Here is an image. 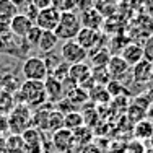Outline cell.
<instances>
[{
  "label": "cell",
  "instance_id": "obj_1",
  "mask_svg": "<svg viewBox=\"0 0 153 153\" xmlns=\"http://www.w3.org/2000/svg\"><path fill=\"white\" fill-rule=\"evenodd\" d=\"M15 101L21 104H26L30 108L42 106L47 101L44 82H34V80H25L21 83L20 90L15 93Z\"/></svg>",
  "mask_w": 153,
  "mask_h": 153
},
{
  "label": "cell",
  "instance_id": "obj_2",
  "mask_svg": "<svg viewBox=\"0 0 153 153\" xmlns=\"http://www.w3.org/2000/svg\"><path fill=\"white\" fill-rule=\"evenodd\" d=\"M82 30V21H80V15H76L75 12H64L60 13L59 25L56 26V36L59 38V41H68V39H75L78 31Z\"/></svg>",
  "mask_w": 153,
  "mask_h": 153
},
{
  "label": "cell",
  "instance_id": "obj_3",
  "mask_svg": "<svg viewBox=\"0 0 153 153\" xmlns=\"http://www.w3.org/2000/svg\"><path fill=\"white\" fill-rule=\"evenodd\" d=\"M8 129L12 130L13 134H23L26 129H30L31 126V112H30V106L26 104L18 103L15 108L12 109L8 116Z\"/></svg>",
  "mask_w": 153,
  "mask_h": 153
},
{
  "label": "cell",
  "instance_id": "obj_4",
  "mask_svg": "<svg viewBox=\"0 0 153 153\" xmlns=\"http://www.w3.org/2000/svg\"><path fill=\"white\" fill-rule=\"evenodd\" d=\"M21 74H23L25 80H34V82H44L49 75L47 67L42 60V57L33 56L25 59L23 65H21Z\"/></svg>",
  "mask_w": 153,
  "mask_h": 153
},
{
  "label": "cell",
  "instance_id": "obj_5",
  "mask_svg": "<svg viewBox=\"0 0 153 153\" xmlns=\"http://www.w3.org/2000/svg\"><path fill=\"white\" fill-rule=\"evenodd\" d=\"M60 57L68 65H74L88 59V51L83 49L75 39H68V41H64V44L60 47Z\"/></svg>",
  "mask_w": 153,
  "mask_h": 153
},
{
  "label": "cell",
  "instance_id": "obj_6",
  "mask_svg": "<svg viewBox=\"0 0 153 153\" xmlns=\"http://www.w3.org/2000/svg\"><path fill=\"white\" fill-rule=\"evenodd\" d=\"M59 20H60V12L54 7H49V8L39 10L38 16L34 20V25L39 26L42 31H54L56 26L59 25Z\"/></svg>",
  "mask_w": 153,
  "mask_h": 153
},
{
  "label": "cell",
  "instance_id": "obj_7",
  "mask_svg": "<svg viewBox=\"0 0 153 153\" xmlns=\"http://www.w3.org/2000/svg\"><path fill=\"white\" fill-rule=\"evenodd\" d=\"M52 147L56 148V152H60V153H70L72 148L75 147V142H74V134H72V130L65 129V127H62V129L56 130V132L52 134Z\"/></svg>",
  "mask_w": 153,
  "mask_h": 153
},
{
  "label": "cell",
  "instance_id": "obj_8",
  "mask_svg": "<svg viewBox=\"0 0 153 153\" xmlns=\"http://www.w3.org/2000/svg\"><path fill=\"white\" fill-rule=\"evenodd\" d=\"M75 41L86 51L98 49V47H100V42H101V33H100V30H91V28H83L82 26V30L78 31Z\"/></svg>",
  "mask_w": 153,
  "mask_h": 153
},
{
  "label": "cell",
  "instance_id": "obj_9",
  "mask_svg": "<svg viewBox=\"0 0 153 153\" xmlns=\"http://www.w3.org/2000/svg\"><path fill=\"white\" fill-rule=\"evenodd\" d=\"M68 76L75 80L78 83V86H85L88 83L93 82L91 76V65L85 64V62H80V64H74L70 65V72H68Z\"/></svg>",
  "mask_w": 153,
  "mask_h": 153
},
{
  "label": "cell",
  "instance_id": "obj_10",
  "mask_svg": "<svg viewBox=\"0 0 153 153\" xmlns=\"http://www.w3.org/2000/svg\"><path fill=\"white\" fill-rule=\"evenodd\" d=\"M106 68H108V72H109V75H111L112 80H119V82H121L122 76H126L129 74L132 67H130L121 56H111Z\"/></svg>",
  "mask_w": 153,
  "mask_h": 153
},
{
  "label": "cell",
  "instance_id": "obj_11",
  "mask_svg": "<svg viewBox=\"0 0 153 153\" xmlns=\"http://www.w3.org/2000/svg\"><path fill=\"white\" fill-rule=\"evenodd\" d=\"M33 25H34V21L30 20L25 13H16L10 20V33L13 36H18V38H25Z\"/></svg>",
  "mask_w": 153,
  "mask_h": 153
},
{
  "label": "cell",
  "instance_id": "obj_12",
  "mask_svg": "<svg viewBox=\"0 0 153 153\" xmlns=\"http://www.w3.org/2000/svg\"><path fill=\"white\" fill-rule=\"evenodd\" d=\"M152 74H153V62L147 60V59L140 60L138 64H135L132 67V78L135 83H140V85L148 83Z\"/></svg>",
  "mask_w": 153,
  "mask_h": 153
},
{
  "label": "cell",
  "instance_id": "obj_13",
  "mask_svg": "<svg viewBox=\"0 0 153 153\" xmlns=\"http://www.w3.org/2000/svg\"><path fill=\"white\" fill-rule=\"evenodd\" d=\"M44 90H46V96L49 103H57V101H60L64 98L62 82L54 78L52 75H47V78L44 80Z\"/></svg>",
  "mask_w": 153,
  "mask_h": 153
},
{
  "label": "cell",
  "instance_id": "obj_14",
  "mask_svg": "<svg viewBox=\"0 0 153 153\" xmlns=\"http://www.w3.org/2000/svg\"><path fill=\"white\" fill-rule=\"evenodd\" d=\"M119 56H121L130 67H134V65L138 64L140 60H143V47L140 44H137V42H129V44L121 51Z\"/></svg>",
  "mask_w": 153,
  "mask_h": 153
},
{
  "label": "cell",
  "instance_id": "obj_15",
  "mask_svg": "<svg viewBox=\"0 0 153 153\" xmlns=\"http://www.w3.org/2000/svg\"><path fill=\"white\" fill-rule=\"evenodd\" d=\"M80 21H82L83 28H91V30H100V26L103 25V15L94 8H88L85 12H82L80 15Z\"/></svg>",
  "mask_w": 153,
  "mask_h": 153
},
{
  "label": "cell",
  "instance_id": "obj_16",
  "mask_svg": "<svg viewBox=\"0 0 153 153\" xmlns=\"http://www.w3.org/2000/svg\"><path fill=\"white\" fill-rule=\"evenodd\" d=\"M153 135V121L148 119H142L135 124L134 127V137L140 142H147Z\"/></svg>",
  "mask_w": 153,
  "mask_h": 153
},
{
  "label": "cell",
  "instance_id": "obj_17",
  "mask_svg": "<svg viewBox=\"0 0 153 153\" xmlns=\"http://www.w3.org/2000/svg\"><path fill=\"white\" fill-rule=\"evenodd\" d=\"M57 42H59V38L56 36L54 31H42L41 39H39V44H38V49L41 51V54L52 52V51L57 47Z\"/></svg>",
  "mask_w": 153,
  "mask_h": 153
},
{
  "label": "cell",
  "instance_id": "obj_18",
  "mask_svg": "<svg viewBox=\"0 0 153 153\" xmlns=\"http://www.w3.org/2000/svg\"><path fill=\"white\" fill-rule=\"evenodd\" d=\"M72 134H74L75 145H78V147H86V145H90V142L93 140L91 129H90L88 126H85V124H83L82 127H78V129L72 130Z\"/></svg>",
  "mask_w": 153,
  "mask_h": 153
},
{
  "label": "cell",
  "instance_id": "obj_19",
  "mask_svg": "<svg viewBox=\"0 0 153 153\" xmlns=\"http://www.w3.org/2000/svg\"><path fill=\"white\" fill-rule=\"evenodd\" d=\"M5 153H25V140L20 134H13L5 140Z\"/></svg>",
  "mask_w": 153,
  "mask_h": 153
},
{
  "label": "cell",
  "instance_id": "obj_20",
  "mask_svg": "<svg viewBox=\"0 0 153 153\" xmlns=\"http://www.w3.org/2000/svg\"><path fill=\"white\" fill-rule=\"evenodd\" d=\"M16 106L15 101V94L8 93V91H0V114L2 116H8L12 112V109Z\"/></svg>",
  "mask_w": 153,
  "mask_h": 153
},
{
  "label": "cell",
  "instance_id": "obj_21",
  "mask_svg": "<svg viewBox=\"0 0 153 153\" xmlns=\"http://www.w3.org/2000/svg\"><path fill=\"white\" fill-rule=\"evenodd\" d=\"M85 121H83V114L78 111H72V112H67L64 114V127L68 130H75L78 127H82Z\"/></svg>",
  "mask_w": 153,
  "mask_h": 153
},
{
  "label": "cell",
  "instance_id": "obj_22",
  "mask_svg": "<svg viewBox=\"0 0 153 153\" xmlns=\"http://www.w3.org/2000/svg\"><path fill=\"white\" fill-rule=\"evenodd\" d=\"M16 13H20V10L12 3V0H0V21H10Z\"/></svg>",
  "mask_w": 153,
  "mask_h": 153
},
{
  "label": "cell",
  "instance_id": "obj_23",
  "mask_svg": "<svg viewBox=\"0 0 153 153\" xmlns=\"http://www.w3.org/2000/svg\"><path fill=\"white\" fill-rule=\"evenodd\" d=\"M93 51H94V54H93V57H91L93 67H94V68H96V67H106L109 59H111V54H109V51H108V49H103V47H98V49H93ZM93 67H91V68H93Z\"/></svg>",
  "mask_w": 153,
  "mask_h": 153
},
{
  "label": "cell",
  "instance_id": "obj_24",
  "mask_svg": "<svg viewBox=\"0 0 153 153\" xmlns=\"http://www.w3.org/2000/svg\"><path fill=\"white\" fill-rule=\"evenodd\" d=\"M65 98H67V100H70L75 106H78V104H85V101L90 100L88 91H86V90H83L82 86H76L75 90H72L70 93H67V94H65Z\"/></svg>",
  "mask_w": 153,
  "mask_h": 153
},
{
  "label": "cell",
  "instance_id": "obj_25",
  "mask_svg": "<svg viewBox=\"0 0 153 153\" xmlns=\"http://www.w3.org/2000/svg\"><path fill=\"white\" fill-rule=\"evenodd\" d=\"M64 127V114H62L60 111H51L49 112V119H47V129L52 130V132H56V130H59Z\"/></svg>",
  "mask_w": 153,
  "mask_h": 153
},
{
  "label": "cell",
  "instance_id": "obj_26",
  "mask_svg": "<svg viewBox=\"0 0 153 153\" xmlns=\"http://www.w3.org/2000/svg\"><path fill=\"white\" fill-rule=\"evenodd\" d=\"M91 90H94V91H90V93H88L90 100L96 101V103H100V104L106 103V101L109 100V98H111V94L108 93L106 86H101V85H94Z\"/></svg>",
  "mask_w": 153,
  "mask_h": 153
},
{
  "label": "cell",
  "instance_id": "obj_27",
  "mask_svg": "<svg viewBox=\"0 0 153 153\" xmlns=\"http://www.w3.org/2000/svg\"><path fill=\"white\" fill-rule=\"evenodd\" d=\"M42 60H44V64H46V67H47V72H49V75H51L54 70H56L57 65H59L60 62H62V57H60V52H59V54H56V52L52 51V52L44 54Z\"/></svg>",
  "mask_w": 153,
  "mask_h": 153
},
{
  "label": "cell",
  "instance_id": "obj_28",
  "mask_svg": "<svg viewBox=\"0 0 153 153\" xmlns=\"http://www.w3.org/2000/svg\"><path fill=\"white\" fill-rule=\"evenodd\" d=\"M41 34H42V30H41V28L36 26V25H33V26L30 28V31L26 33L25 39H26V42H28L31 47H38L39 39H41Z\"/></svg>",
  "mask_w": 153,
  "mask_h": 153
},
{
  "label": "cell",
  "instance_id": "obj_29",
  "mask_svg": "<svg viewBox=\"0 0 153 153\" xmlns=\"http://www.w3.org/2000/svg\"><path fill=\"white\" fill-rule=\"evenodd\" d=\"M68 72H70V65H68L67 62H64V60H62L60 64L56 67V70H54L51 75H52L54 78H57L59 82H64V80L68 76Z\"/></svg>",
  "mask_w": 153,
  "mask_h": 153
},
{
  "label": "cell",
  "instance_id": "obj_30",
  "mask_svg": "<svg viewBox=\"0 0 153 153\" xmlns=\"http://www.w3.org/2000/svg\"><path fill=\"white\" fill-rule=\"evenodd\" d=\"M52 7L57 8L60 13L74 12L75 10V0H52Z\"/></svg>",
  "mask_w": 153,
  "mask_h": 153
},
{
  "label": "cell",
  "instance_id": "obj_31",
  "mask_svg": "<svg viewBox=\"0 0 153 153\" xmlns=\"http://www.w3.org/2000/svg\"><path fill=\"white\" fill-rule=\"evenodd\" d=\"M143 47V59L153 62V34L150 38H147V41H145V46Z\"/></svg>",
  "mask_w": 153,
  "mask_h": 153
},
{
  "label": "cell",
  "instance_id": "obj_32",
  "mask_svg": "<svg viewBox=\"0 0 153 153\" xmlns=\"http://www.w3.org/2000/svg\"><path fill=\"white\" fill-rule=\"evenodd\" d=\"M21 13H25V15H26L28 18H30V20L34 21V20H36V16H38V13H39V10L36 8V7H34V5H33V3L30 2V3H28V5L23 8V12H21Z\"/></svg>",
  "mask_w": 153,
  "mask_h": 153
},
{
  "label": "cell",
  "instance_id": "obj_33",
  "mask_svg": "<svg viewBox=\"0 0 153 153\" xmlns=\"http://www.w3.org/2000/svg\"><path fill=\"white\" fill-rule=\"evenodd\" d=\"M31 3L36 7L38 10H44L52 7V0H31Z\"/></svg>",
  "mask_w": 153,
  "mask_h": 153
},
{
  "label": "cell",
  "instance_id": "obj_34",
  "mask_svg": "<svg viewBox=\"0 0 153 153\" xmlns=\"http://www.w3.org/2000/svg\"><path fill=\"white\" fill-rule=\"evenodd\" d=\"M8 129V119H7V116H2L0 114V135H2L3 132H7Z\"/></svg>",
  "mask_w": 153,
  "mask_h": 153
},
{
  "label": "cell",
  "instance_id": "obj_35",
  "mask_svg": "<svg viewBox=\"0 0 153 153\" xmlns=\"http://www.w3.org/2000/svg\"><path fill=\"white\" fill-rule=\"evenodd\" d=\"M30 2H31V0H12V3L16 7L18 10H23V8H25V7H26Z\"/></svg>",
  "mask_w": 153,
  "mask_h": 153
},
{
  "label": "cell",
  "instance_id": "obj_36",
  "mask_svg": "<svg viewBox=\"0 0 153 153\" xmlns=\"http://www.w3.org/2000/svg\"><path fill=\"white\" fill-rule=\"evenodd\" d=\"M82 153H100V150L94 145H86V147L82 148Z\"/></svg>",
  "mask_w": 153,
  "mask_h": 153
},
{
  "label": "cell",
  "instance_id": "obj_37",
  "mask_svg": "<svg viewBox=\"0 0 153 153\" xmlns=\"http://www.w3.org/2000/svg\"><path fill=\"white\" fill-rule=\"evenodd\" d=\"M5 140L7 138H3L0 135V153H5Z\"/></svg>",
  "mask_w": 153,
  "mask_h": 153
},
{
  "label": "cell",
  "instance_id": "obj_38",
  "mask_svg": "<svg viewBox=\"0 0 153 153\" xmlns=\"http://www.w3.org/2000/svg\"><path fill=\"white\" fill-rule=\"evenodd\" d=\"M147 142H148V145H150V148H153V135H152L150 138H148Z\"/></svg>",
  "mask_w": 153,
  "mask_h": 153
},
{
  "label": "cell",
  "instance_id": "obj_39",
  "mask_svg": "<svg viewBox=\"0 0 153 153\" xmlns=\"http://www.w3.org/2000/svg\"><path fill=\"white\" fill-rule=\"evenodd\" d=\"M148 85L153 88V74H152V76H150V80H148Z\"/></svg>",
  "mask_w": 153,
  "mask_h": 153
},
{
  "label": "cell",
  "instance_id": "obj_40",
  "mask_svg": "<svg viewBox=\"0 0 153 153\" xmlns=\"http://www.w3.org/2000/svg\"><path fill=\"white\" fill-rule=\"evenodd\" d=\"M145 153H153V148H147V150H145Z\"/></svg>",
  "mask_w": 153,
  "mask_h": 153
},
{
  "label": "cell",
  "instance_id": "obj_41",
  "mask_svg": "<svg viewBox=\"0 0 153 153\" xmlns=\"http://www.w3.org/2000/svg\"><path fill=\"white\" fill-rule=\"evenodd\" d=\"M52 153H60V152H52Z\"/></svg>",
  "mask_w": 153,
  "mask_h": 153
},
{
  "label": "cell",
  "instance_id": "obj_42",
  "mask_svg": "<svg viewBox=\"0 0 153 153\" xmlns=\"http://www.w3.org/2000/svg\"><path fill=\"white\" fill-rule=\"evenodd\" d=\"M0 91H2V88H0Z\"/></svg>",
  "mask_w": 153,
  "mask_h": 153
}]
</instances>
